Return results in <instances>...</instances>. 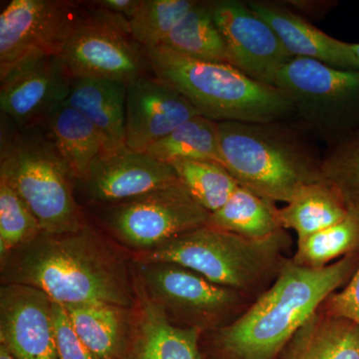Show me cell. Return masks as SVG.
Instances as JSON below:
<instances>
[{
    "label": "cell",
    "instance_id": "6da1fadb",
    "mask_svg": "<svg viewBox=\"0 0 359 359\" xmlns=\"http://www.w3.org/2000/svg\"><path fill=\"white\" fill-rule=\"evenodd\" d=\"M1 283L42 290L53 302L134 308L136 280L126 259L88 224L48 233L1 259Z\"/></svg>",
    "mask_w": 359,
    "mask_h": 359
},
{
    "label": "cell",
    "instance_id": "7a4b0ae2",
    "mask_svg": "<svg viewBox=\"0 0 359 359\" xmlns=\"http://www.w3.org/2000/svg\"><path fill=\"white\" fill-rule=\"evenodd\" d=\"M347 255L330 266L283 264L273 285L244 313L215 330L211 348L218 359H278L285 347L355 271Z\"/></svg>",
    "mask_w": 359,
    "mask_h": 359
},
{
    "label": "cell",
    "instance_id": "3957f363",
    "mask_svg": "<svg viewBox=\"0 0 359 359\" xmlns=\"http://www.w3.org/2000/svg\"><path fill=\"white\" fill-rule=\"evenodd\" d=\"M285 122H219L226 169L238 185L271 202L289 203L304 186L323 181V158Z\"/></svg>",
    "mask_w": 359,
    "mask_h": 359
},
{
    "label": "cell",
    "instance_id": "277c9868",
    "mask_svg": "<svg viewBox=\"0 0 359 359\" xmlns=\"http://www.w3.org/2000/svg\"><path fill=\"white\" fill-rule=\"evenodd\" d=\"M0 179L25 201L44 233H71L86 224L75 199L76 178L44 121L18 126L1 113Z\"/></svg>",
    "mask_w": 359,
    "mask_h": 359
},
{
    "label": "cell",
    "instance_id": "5b68a950",
    "mask_svg": "<svg viewBox=\"0 0 359 359\" xmlns=\"http://www.w3.org/2000/svg\"><path fill=\"white\" fill-rule=\"evenodd\" d=\"M153 74L216 122H285L294 106L280 89L226 62L186 57L167 47L145 49Z\"/></svg>",
    "mask_w": 359,
    "mask_h": 359
},
{
    "label": "cell",
    "instance_id": "8992f818",
    "mask_svg": "<svg viewBox=\"0 0 359 359\" xmlns=\"http://www.w3.org/2000/svg\"><path fill=\"white\" fill-rule=\"evenodd\" d=\"M285 231L252 240L210 226L139 252L136 263H169L192 269L211 282L245 294L278 276L287 247Z\"/></svg>",
    "mask_w": 359,
    "mask_h": 359
},
{
    "label": "cell",
    "instance_id": "52a82bcc",
    "mask_svg": "<svg viewBox=\"0 0 359 359\" xmlns=\"http://www.w3.org/2000/svg\"><path fill=\"white\" fill-rule=\"evenodd\" d=\"M273 86L294 106V118L328 147L359 129V72L320 61L292 58L278 71Z\"/></svg>",
    "mask_w": 359,
    "mask_h": 359
},
{
    "label": "cell",
    "instance_id": "ba28073f",
    "mask_svg": "<svg viewBox=\"0 0 359 359\" xmlns=\"http://www.w3.org/2000/svg\"><path fill=\"white\" fill-rule=\"evenodd\" d=\"M71 78H99L128 84L153 74L144 47L120 14L82 1V8L59 52Z\"/></svg>",
    "mask_w": 359,
    "mask_h": 359
},
{
    "label": "cell",
    "instance_id": "9c48e42d",
    "mask_svg": "<svg viewBox=\"0 0 359 359\" xmlns=\"http://www.w3.org/2000/svg\"><path fill=\"white\" fill-rule=\"evenodd\" d=\"M210 212L181 182L176 181L132 199L103 205L108 230L123 244L140 252L207 226Z\"/></svg>",
    "mask_w": 359,
    "mask_h": 359
},
{
    "label": "cell",
    "instance_id": "30bf717a",
    "mask_svg": "<svg viewBox=\"0 0 359 359\" xmlns=\"http://www.w3.org/2000/svg\"><path fill=\"white\" fill-rule=\"evenodd\" d=\"M137 278L145 294L184 327L217 330L231 323L244 304V294L217 285L179 264L137 263Z\"/></svg>",
    "mask_w": 359,
    "mask_h": 359
},
{
    "label": "cell",
    "instance_id": "8fae6325",
    "mask_svg": "<svg viewBox=\"0 0 359 359\" xmlns=\"http://www.w3.org/2000/svg\"><path fill=\"white\" fill-rule=\"evenodd\" d=\"M82 1L11 0L0 13V78L39 54L59 55Z\"/></svg>",
    "mask_w": 359,
    "mask_h": 359
},
{
    "label": "cell",
    "instance_id": "7c38bea8",
    "mask_svg": "<svg viewBox=\"0 0 359 359\" xmlns=\"http://www.w3.org/2000/svg\"><path fill=\"white\" fill-rule=\"evenodd\" d=\"M210 2L230 65L257 81L273 85L278 71L294 58L273 30L252 11L247 1Z\"/></svg>",
    "mask_w": 359,
    "mask_h": 359
},
{
    "label": "cell",
    "instance_id": "4fadbf2b",
    "mask_svg": "<svg viewBox=\"0 0 359 359\" xmlns=\"http://www.w3.org/2000/svg\"><path fill=\"white\" fill-rule=\"evenodd\" d=\"M71 77L59 55L39 54L0 78V108L18 126L43 121L70 92Z\"/></svg>",
    "mask_w": 359,
    "mask_h": 359
},
{
    "label": "cell",
    "instance_id": "5bb4252c",
    "mask_svg": "<svg viewBox=\"0 0 359 359\" xmlns=\"http://www.w3.org/2000/svg\"><path fill=\"white\" fill-rule=\"evenodd\" d=\"M52 304L42 290L4 283L0 289V344L16 359H58Z\"/></svg>",
    "mask_w": 359,
    "mask_h": 359
},
{
    "label": "cell",
    "instance_id": "9a60e30c",
    "mask_svg": "<svg viewBox=\"0 0 359 359\" xmlns=\"http://www.w3.org/2000/svg\"><path fill=\"white\" fill-rule=\"evenodd\" d=\"M192 104L154 74L127 84L125 129L127 148L146 152L194 116Z\"/></svg>",
    "mask_w": 359,
    "mask_h": 359
},
{
    "label": "cell",
    "instance_id": "2e32d148",
    "mask_svg": "<svg viewBox=\"0 0 359 359\" xmlns=\"http://www.w3.org/2000/svg\"><path fill=\"white\" fill-rule=\"evenodd\" d=\"M178 180L171 165L148 153L127 148L116 154L99 156L76 186L91 205L103 207L138 197Z\"/></svg>",
    "mask_w": 359,
    "mask_h": 359
},
{
    "label": "cell",
    "instance_id": "e0dca14e",
    "mask_svg": "<svg viewBox=\"0 0 359 359\" xmlns=\"http://www.w3.org/2000/svg\"><path fill=\"white\" fill-rule=\"evenodd\" d=\"M137 302L127 359H203L201 328L173 323L136 278Z\"/></svg>",
    "mask_w": 359,
    "mask_h": 359
},
{
    "label": "cell",
    "instance_id": "ac0fdd59",
    "mask_svg": "<svg viewBox=\"0 0 359 359\" xmlns=\"http://www.w3.org/2000/svg\"><path fill=\"white\" fill-rule=\"evenodd\" d=\"M247 2L273 30L292 57L313 59L339 69L355 71L351 43L321 32L287 4L266 0Z\"/></svg>",
    "mask_w": 359,
    "mask_h": 359
},
{
    "label": "cell",
    "instance_id": "d6986e66",
    "mask_svg": "<svg viewBox=\"0 0 359 359\" xmlns=\"http://www.w3.org/2000/svg\"><path fill=\"white\" fill-rule=\"evenodd\" d=\"M127 84L99 78H71L65 103L91 122L102 144V156L127 149L125 129Z\"/></svg>",
    "mask_w": 359,
    "mask_h": 359
},
{
    "label": "cell",
    "instance_id": "ffe728a7",
    "mask_svg": "<svg viewBox=\"0 0 359 359\" xmlns=\"http://www.w3.org/2000/svg\"><path fill=\"white\" fill-rule=\"evenodd\" d=\"M78 337L99 359H127L134 308L109 304L63 306Z\"/></svg>",
    "mask_w": 359,
    "mask_h": 359
},
{
    "label": "cell",
    "instance_id": "44dd1931",
    "mask_svg": "<svg viewBox=\"0 0 359 359\" xmlns=\"http://www.w3.org/2000/svg\"><path fill=\"white\" fill-rule=\"evenodd\" d=\"M278 359H359V325L320 309Z\"/></svg>",
    "mask_w": 359,
    "mask_h": 359
},
{
    "label": "cell",
    "instance_id": "7402d4cb",
    "mask_svg": "<svg viewBox=\"0 0 359 359\" xmlns=\"http://www.w3.org/2000/svg\"><path fill=\"white\" fill-rule=\"evenodd\" d=\"M348 209L339 191L323 180L302 188L278 209V218L283 230H294L301 240L341 221Z\"/></svg>",
    "mask_w": 359,
    "mask_h": 359
},
{
    "label": "cell",
    "instance_id": "603a6c76",
    "mask_svg": "<svg viewBox=\"0 0 359 359\" xmlns=\"http://www.w3.org/2000/svg\"><path fill=\"white\" fill-rule=\"evenodd\" d=\"M43 121L79 182L92 163L102 155V144L95 128L83 114L65 102L59 104Z\"/></svg>",
    "mask_w": 359,
    "mask_h": 359
},
{
    "label": "cell",
    "instance_id": "cb8c5ba5",
    "mask_svg": "<svg viewBox=\"0 0 359 359\" xmlns=\"http://www.w3.org/2000/svg\"><path fill=\"white\" fill-rule=\"evenodd\" d=\"M208 226L252 240H264L283 231L276 203L242 186L223 207L210 212Z\"/></svg>",
    "mask_w": 359,
    "mask_h": 359
},
{
    "label": "cell",
    "instance_id": "d4e9b609",
    "mask_svg": "<svg viewBox=\"0 0 359 359\" xmlns=\"http://www.w3.org/2000/svg\"><path fill=\"white\" fill-rule=\"evenodd\" d=\"M161 46L189 58L230 63L210 1L197 0Z\"/></svg>",
    "mask_w": 359,
    "mask_h": 359
},
{
    "label": "cell",
    "instance_id": "484cf974",
    "mask_svg": "<svg viewBox=\"0 0 359 359\" xmlns=\"http://www.w3.org/2000/svg\"><path fill=\"white\" fill-rule=\"evenodd\" d=\"M146 153L167 164L176 160H197L223 165L219 122L202 115L194 116L151 146Z\"/></svg>",
    "mask_w": 359,
    "mask_h": 359
},
{
    "label": "cell",
    "instance_id": "4316f807",
    "mask_svg": "<svg viewBox=\"0 0 359 359\" xmlns=\"http://www.w3.org/2000/svg\"><path fill=\"white\" fill-rule=\"evenodd\" d=\"M359 245V205H349L341 221L301 240L292 263L320 269L353 254ZM337 262V261H335Z\"/></svg>",
    "mask_w": 359,
    "mask_h": 359
},
{
    "label": "cell",
    "instance_id": "83f0119b",
    "mask_svg": "<svg viewBox=\"0 0 359 359\" xmlns=\"http://www.w3.org/2000/svg\"><path fill=\"white\" fill-rule=\"evenodd\" d=\"M170 165L194 199L209 212L223 207L240 187L226 167L219 163L176 160Z\"/></svg>",
    "mask_w": 359,
    "mask_h": 359
},
{
    "label": "cell",
    "instance_id": "f1b7e54d",
    "mask_svg": "<svg viewBox=\"0 0 359 359\" xmlns=\"http://www.w3.org/2000/svg\"><path fill=\"white\" fill-rule=\"evenodd\" d=\"M197 0H143L129 20L134 39L145 49L159 47Z\"/></svg>",
    "mask_w": 359,
    "mask_h": 359
},
{
    "label": "cell",
    "instance_id": "f546056e",
    "mask_svg": "<svg viewBox=\"0 0 359 359\" xmlns=\"http://www.w3.org/2000/svg\"><path fill=\"white\" fill-rule=\"evenodd\" d=\"M42 231L39 219L25 201L0 179V259L33 242Z\"/></svg>",
    "mask_w": 359,
    "mask_h": 359
},
{
    "label": "cell",
    "instance_id": "4dcf8cb0",
    "mask_svg": "<svg viewBox=\"0 0 359 359\" xmlns=\"http://www.w3.org/2000/svg\"><path fill=\"white\" fill-rule=\"evenodd\" d=\"M323 179L334 186L347 205H359V129L323 156Z\"/></svg>",
    "mask_w": 359,
    "mask_h": 359
},
{
    "label": "cell",
    "instance_id": "1f68e13d",
    "mask_svg": "<svg viewBox=\"0 0 359 359\" xmlns=\"http://www.w3.org/2000/svg\"><path fill=\"white\" fill-rule=\"evenodd\" d=\"M52 309L58 359H99L78 337L65 306L53 302Z\"/></svg>",
    "mask_w": 359,
    "mask_h": 359
},
{
    "label": "cell",
    "instance_id": "d6a6232c",
    "mask_svg": "<svg viewBox=\"0 0 359 359\" xmlns=\"http://www.w3.org/2000/svg\"><path fill=\"white\" fill-rule=\"evenodd\" d=\"M323 306L327 313L359 325V264L346 287L330 295Z\"/></svg>",
    "mask_w": 359,
    "mask_h": 359
},
{
    "label": "cell",
    "instance_id": "836d02e7",
    "mask_svg": "<svg viewBox=\"0 0 359 359\" xmlns=\"http://www.w3.org/2000/svg\"><path fill=\"white\" fill-rule=\"evenodd\" d=\"M92 2L111 13L120 14L129 20L139 11L143 0H95Z\"/></svg>",
    "mask_w": 359,
    "mask_h": 359
},
{
    "label": "cell",
    "instance_id": "e575fe53",
    "mask_svg": "<svg viewBox=\"0 0 359 359\" xmlns=\"http://www.w3.org/2000/svg\"><path fill=\"white\" fill-rule=\"evenodd\" d=\"M351 52L353 56L354 70L359 72V43H351Z\"/></svg>",
    "mask_w": 359,
    "mask_h": 359
},
{
    "label": "cell",
    "instance_id": "d590c367",
    "mask_svg": "<svg viewBox=\"0 0 359 359\" xmlns=\"http://www.w3.org/2000/svg\"><path fill=\"white\" fill-rule=\"evenodd\" d=\"M0 359H16L6 346L0 344Z\"/></svg>",
    "mask_w": 359,
    "mask_h": 359
}]
</instances>
